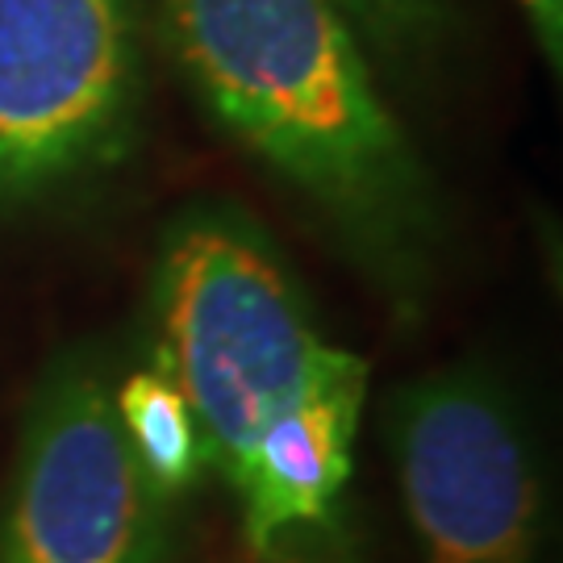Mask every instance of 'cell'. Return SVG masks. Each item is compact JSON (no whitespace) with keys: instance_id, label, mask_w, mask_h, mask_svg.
Wrapping results in <instances>:
<instances>
[{"instance_id":"cell-2","label":"cell","mask_w":563,"mask_h":563,"mask_svg":"<svg viewBox=\"0 0 563 563\" xmlns=\"http://www.w3.org/2000/svg\"><path fill=\"white\" fill-rule=\"evenodd\" d=\"M151 318L155 367L184 393L205 467L230 488L280 422L367 393V363L318 330L280 251L230 205H197L167 225Z\"/></svg>"},{"instance_id":"cell-5","label":"cell","mask_w":563,"mask_h":563,"mask_svg":"<svg viewBox=\"0 0 563 563\" xmlns=\"http://www.w3.org/2000/svg\"><path fill=\"white\" fill-rule=\"evenodd\" d=\"M0 563H167V501L125 439L113 388L67 363L42 388L0 514Z\"/></svg>"},{"instance_id":"cell-7","label":"cell","mask_w":563,"mask_h":563,"mask_svg":"<svg viewBox=\"0 0 563 563\" xmlns=\"http://www.w3.org/2000/svg\"><path fill=\"white\" fill-rule=\"evenodd\" d=\"M355 34L384 46L388 55H413L434 46L446 25V0H339Z\"/></svg>"},{"instance_id":"cell-8","label":"cell","mask_w":563,"mask_h":563,"mask_svg":"<svg viewBox=\"0 0 563 563\" xmlns=\"http://www.w3.org/2000/svg\"><path fill=\"white\" fill-rule=\"evenodd\" d=\"M522 4L526 21H530V34L543 51L547 67L560 76L563 67V0H518Z\"/></svg>"},{"instance_id":"cell-6","label":"cell","mask_w":563,"mask_h":563,"mask_svg":"<svg viewBox=\"0 0 563 563\" xmlns=\"http://www.w3.org/2000/svg\"><path fill=\"white\" fill-rule=\"evenodd\" d=\"M113 405L121 430L134 446V460L142 463L146 481L159 488L163 501H176L180 493H188L205 467V446L192 409L172 376L151 363L125 376V384L113 393Z\"/></svg>"},{"instance_id":"cell-4","label":"cell","mask_w":563,"mask_h":563,"mask_svg":"<svg viewBox=\"0 0 563 563\" xmlns=\"http://www.w3.org/2000/svg\"><path fill=\"white\" fill-rule=\"evenodd\" d=\"M388 439L426 563H534L543 497L514 405L476 367L405 384Z\"/></svg>"},{"instance_id":"cell-1","label":"cell","mask_w":563,"mask_h":563,"mask_svg":"<svg viewBox=\"0 0 563 563\" xmlns=\"http://www.w3.org/2000/svg\"><path fill=\"white\" fill-rule=\"evenodd\" d=\"M159 34L205 113L393 297L418 301L439 239L434 188L339 0H159Z\"/></svg>"},{"instance_id":"cell-3","label":"cell","mask_w":563,"mask_h":563,"mask_svg":"<svg viewBox=\"0 0 563 563\" xmlns=\"http://www.w3.org/2000/svg\"><path fill=\"white\" fill-rule=\"evenodd\" d=\"M142 113V0H0V205L125 159Z\"/></svg>"}]
</instances>
